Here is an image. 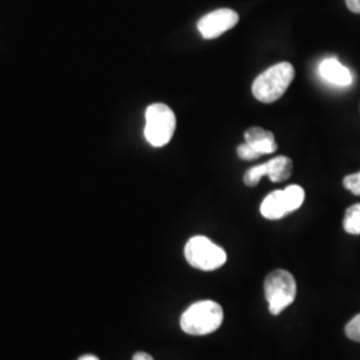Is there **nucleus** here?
Segmentation results:
<instances>
[{
	"mask_svg": "<svg viewBox=\"0 0 360 360\" xmlns=\"http://www.w3.org/2000/svg\"><path fill=\"white\" fill-rule=\"evenodd\" d=\"M295 77L294 65L282 62L262 72L252 83V94L262 103L279 101Z\"/></svg>",
	"mask_w": 360,
	"mask_h": 360,
	"instance_id": "obj_1",
	"label": "nucleus"
},
{
	"mask_svg": "<svg viewBox=\"0 0 360 360\" xmlns=\"http://www.w3.org/2000/svg\"><path fill=\"white\" fill-rule=\"evenodd\" d=\"M221 322L223 309L218 303L202 300L184 311L180 318V327L186 334L202 336L217 331Z\"/></svg>",
	"mask_w": 360,
	"mask_h": 360,
	"instance_id": "obj_2",
	"label": "nucleus"
},
{
	"mask_svg": "<svg viewBox=\"0 0 360 360\" xmlns=\"http://www.w3.org/2000/svg\"><path fill=\"white\" fill-rule=\"evenodd\" d=\"M176 117L167 104H151L146 110L144 136L153 147H165L174 136Z\"/></svg>",
	"mask_w": 360,
	"mask_h": 360,
	"instance_id": "obj_3",
	"label": "nucleus"
},
{
	"mask_svg": "<svg viewBox=\"0 0 360 360\" xmlns=\"http://www.w3.org/2000/svg\"><path fill=\"white\" fill-rule=\"evenodd\" d=\"M264 292L271 314L279 315L295 300V279L288 271H272L264 281Z\"/></svg>",
	"mask_w": 360,
	"mask_h": 360,
	"instance_id": "obj_4",
	"label": "nucleus"
},
{
	"mask_svg": "<svg viewBox=\"0 0 360 360\" xmlns=\"http://www.w3.org/2000/svg\"><path fill=\"white\" fill-rule=\"evenodd\" d=\"M184 257L193 269L214 271L227 262L226 251L206 236H193L184 247Z\"/></svg>",
	"mask_w": 360,
	"mask_h": 360,
	"instance_id": "obj_5",
	"label": "nucleus"
},
{
	"mask_svg": "<svg viewBox=\"0 0 360 360\" xmlns=\"http://www.w3.org/2000/svg\"><path fill=\"white\" fill-rule=\"evenodd\" d=\"M239 22V15L230 8H219L205 15L198 22V30L205 39L219 38Z\"/></svg>",
	"mask_w": 360,
	"mask_h": 360,
	"instance_id": "obj_6",
	"label": "nucleus"
},
{
	"mask_svg": "<svg viewBox=\"0 0 360 360\" xmlns=\"http://www.w3.org/2000/svg\"><path fill=\"white\" fill-rule=\"evenodd\" d=\"M319 74L326 82L338 87H347L352 83V74L349 70L335 58L323 60L319 65Z\"/></svg>",
	"mask_w": 360,
	"mask_h": 360,
	"instance_id": "obj_7",
	"label": "nucleus"
},
{
	"mask_svg": "<svg viewBox=\"0 0 360 360\" xmlns=\"http://www.w3.org/2000/svg\"><path fill=\"white\" fill-rule=\"evenodd\" d=\"M260 212L264 218L270 220H278L284 218L287 214H291L284 190L269 193L260 206Z\"/></svg>",
	"mask_w": 360,
	"mask_h": 360,
	"instance_id": "obj_8",
	"label": "nucleus"
},
{
	"mask_svg": "<svg viewBox=\"0 0 360 360\" xmlns=\"http://www.w3.org/2000/svg\"><path fill=\"white\" fill-rule=\"evenodd\" d=\"M267 176L271 181L279 183L287 180L292 174V160L287 156H276L266 163Z\"/></svg>",
	"mask_w": 360,
	"mask_h": 360,
	"instance_id": "obj_9",
	"label": "nucleus"
},
{
	"mask_svg": "<svg viewBox=\"0 0 360 360\" xmlns=\"http://www.w3.org/2000/svg\"><path fill=\"white\" fill-rule=\"evenodd\" d=\"M345 231L351 235H360V203L349 207L343 219Z\"/></svg>",
	"mask_w": 360,
	"mask_h": 360,
	"instance_id": "obj_10",
	"label": "nucleus"
},
{
	"mask_svg": "<svg viewBox=\"0 0 360 360\" xmlns=\"http://www.w3.org/2000/svg\"><path fill=\"white\" fill-rule=\"evenodd\" d=\"M284 193H285V198H287V202H288L291 212H294L303 205L306 193L300 186H296V184L288 186L287 188H284Z\"/></svg>",
	"mask_w": 360,
	"mask_h": 360,
	"instance_id": "obj_11",
	"label": "nucleus"
},
{
	"mask_svg": "<svg viewBox=\"0 0 360 360\" xmlns=\"http://www.w3.org/2000/svg\"><path fill=\"white\" fill-rule=\"evenodd\" d=\"M245 143H257L275 139L274 134L260 127H251L245 132Z\"/></svg>",
	"mask_w": 360,
	"mask_h": 360,
	"instance_id": "obj_12",
	"label": "nucleus"
},
{
	"mask_svg": "<svg viewBox=\"0 0 360 360\" xmlns=\"http://www.w3.org/2000/svg\"><path fill=\"white\" fill-rule=\"evenodd\" d=\"M263 176H267L266 163L250 168L245 174V183L248 187H255Z\"/></svg>",
	"mask_w": 360,
	"mask_h": 360,
	"instance_id": "obj_13",
	"label": "nucleus"
},
{
	"mask_svg": "<svg viewBox=\"0 0 360 360\" xmlns=\"http://www.w3.org/2000/svg\"><path fill=\"white\" fill-rule=\"evenodd\" d=\"M346 335L351 340L360 343V314L348 322L346 326Z\"/></svg>",
	"mask_w": 360,
	"mask_h": 360,
	"instance_id": "obj_14",
	"label": "nucleus"
},
{
	"mask_svg": "<svg viewBox=\"0 0 360 360\" xmlns=\"http://www.w3.org/2000/svg\"><path fill=\"white\" fill-rule=\"evenodd\" d=\"M343 186L347 188L348 191L360 196V171L356 174H351L343 180Z\"/></svg>",
	"mask_w": 360,
	"mask_h": 360,
	"instance_id": "obj_15",
	"label": "nucleus"
},
{
	"mask_svg": "<svg viewBox=\"0 0 360 360\" xmlns=\"http://www.w3.org/2000/svg\"><path fill=\"white\" fill-rule=\"evenodd\" d=\"M238 155H239V158L243 159V160H254V159L260 158V155L257 154V151H255L248 143L240 144V146L238 147Z\"/></svg>",
	"mask_w": 360,
	"mask_h": 360,
	"instance_id": "obj_16",
	"label": "nucleus"
},
{
	"mask_svg": "<svg viewBox=\"0 0 360 360\" xmlns=\"http://www.w3.org/2000/svg\"><path fill=\"white\" fill-rule=\"evenodd\" d=\"M346 4L351 13H360V0H346Z\"/></svg>",
	"mask_w": 360,
	"mask_h": 360,
	"instance_id": "obj_17",
	"label": "nucleus"
},
{
	"mask_svg": "<svg viewBox=\"0 0 360 360\" xmlns=\"http://www.w3.org/2000/svg\"><path fill=\"white\" fill-rule=\"evenodd\" d=\"M132 360H154V358L147 352H136Z\"/></svg>",
	"mask_w": 360,
	"mask_h": 360,
	"instance_id": "obj_18",
	"label": "nucleus"
},
{
	"mask_svg": "<svg viewBox=\"0 0 360 360\" xmlns=\"http://www.w3.org/2000/svg\"><path fill=\"white\" fill-rule=\"evenodd\" d=\"M79 360H99L96 356H94V355H84V356H82Z\"/></svg>",
	"mask_w": 360,
	"mask_h": 360,
	"instance_id": "obj_19",
	"label": "nucleus"
}]
</instances>
